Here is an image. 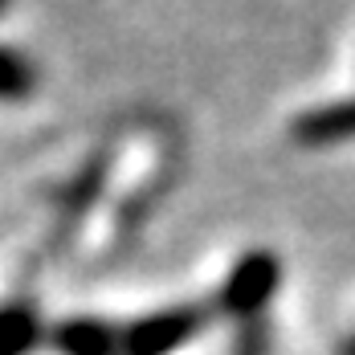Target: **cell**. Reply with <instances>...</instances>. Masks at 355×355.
<instances>
[{
    "mask_svg": "<svg viewBox=\"0 0 355 355\" xmlns=\"http://www.w3.org/2000/svg\"><path fill=\"white\" fill-rule=\"evenodd\" d=\"M8 8H12V0H0V17H4V12H8Z\"/></svg>",
    "mask_w": 355,
    "mask_h": 355,
    "instance_id": "obj_9",
    "label": "cell"
},
{
    "mask_svg": "<svg viewBox=\"0 0 355 355\" xmlns=\"http://www.w3.org/2000/svg\"><path fill=\"white\" fill-rule=\"evenodd\" d=\"M49 327L41 322L33 302H0V355H33L45 343Z\"/></svg>",
    "mask_w": 355,
    "mask_h": 355,
    "instance_id": "obj_6",
    "label": "cell"
},
{
    "mask_svg": "<svg viewBox=\"0 0 355 355\" xmlns=\"http://www.w3.org/2000/svg\"><path fill=\"white\" fill-rule=\"evenodd\" d=\"M107 168H110V155H107V147H103L90 164H82V168H78V172L58 188V233L49 237V249H53V253L70 241V233L78 229V220L90 213V209H94V200L103 196Z\"/></svg>",
    "mask_w": 355,
    "mask_h": 355,
    "instance_id": "obj_4",
    "label": "cell"
},
{
    "mask_svg": "<svg viewBox=\"0 0 355 355\" xmlns=\"http://www.w3.org/2000/svg\"><path fill=\"white\" fill-rule=\"evenodd\" d=\"M335 355H355V331L352 335H343V343L335 347Z\"/></svg>",
    "mask_w": 355,
    "mask_h": 355,
    "instance_id": "obj_8",
    "label": "cell"
},
{
    "mask_svg": "<svg viewBox=\"0 0 355 355\" xmlns=\"http://www.w3.org/2000/svg\"><path fill=\"white\" fill-rule=\"evenodd\" d=\"M213 319L216 311L205 302H172V306L135 315V319L119 322L123 355H176L180 347L196 343Z\"/></svg>",
    "mask_w": 355,
    "mask_h": 355,
    "instance_id": "obj_2",
    "label": "cell"
},
{
    "mask_svg": "<svg viewBox=\"0 0 355 355\" xmlns=\"http://www.w3.org/2000/svg\"><path fill=\"white\" fill-rule=\"evenodd\" d=\"M45 343L58 355H123L119 322L103 319V315H70V319L53 322Z\"/></svg>",
    "mask_w": 355,
    "mask_h": 355,
    "instance_id": "obj_5",
    "label": "cell"
},
{
    "mask_svg": "<svg viewBox=\"0 0 355 355\" xmlns=\"http://www.w3.org/2000/svg\"><path fill=\"white\" fill-rule=\"evenodd\" d=\"M286 282V266L274 249H245L233 270L225 274V282L213 298V311L225 319H237L241 327L249 322H266V306L274 302V294Z\"/></svg>",
    "mask_w": 355,
    "mask_h": 355,
    "instance_id": "obj_1",
    "label": "cell"
},
{
    "mask_svg": "<svg viewBox=\"0 0 355 355\" xmlns=\"http://www.w3.org/2000/svg\"><path fill=\"white\" fill-rule=\"evenodd\" d=\"M37 86H41V66L33 62V53L0 41V103H25L37 94Z\"/></svg>",
    "mask_w": 355,
    "mask_h": 355,
    "instance_id": "obj_7",
    "label": "cell"
},
{
    "mask_svg": "<svg viewBox=\"0 0 355 355\" xmlns=\"http://www.w3.org/2000/svg\"><path fill=\"white\" fill-rule=\"evenodd\" d=\"M290 139H294V147H306V151H327V147L352 143L355 139V94L298 110L290 119Z\"/></svg>",
    "mask_w": 355,
    "mask_h": 355,
    "instance_id": "obj_3",
    "label": "cell"
}]
</instances>
